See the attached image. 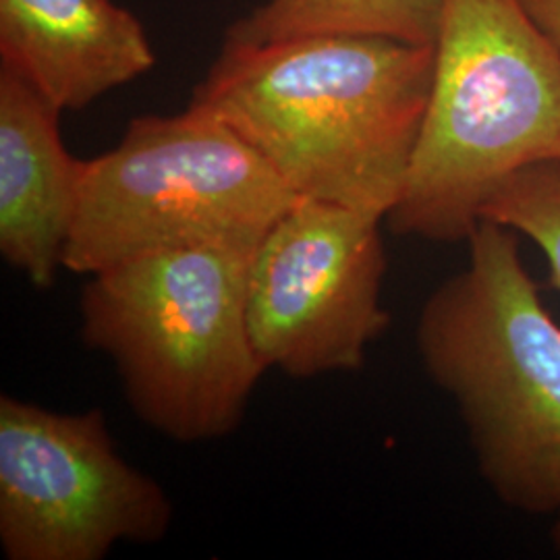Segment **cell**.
I'll return each instance as SVG.
<instances>
[{
  "mask_svg": "<svg viewBox=\"0 0 560 560\" xmlns=\"http://www.w3.org/2000/svg\"><path fill=\"white\" fill-rule=\"evenodd\" d=\"M442 4L444 0H268L237 21L224 42L360 34L430 46L439 36Z\"/></svg>",
  "mask_w": 560,
  "mask_h": 560,
  "instance_id": "10",
  "label": "cell"
},
{
  "mask_svg": "<svg viewBox=\"0 0 560 560\" xmlns=\"http://www.w3.org/2000/svg\"><path fill=\"white\" fill-rule=\"evenodd\" d=\"M60 108L0 67V254L36 289L65 270L81 166L60 138Z\"/></svg>",
  "mask_w": 560,
  "mask_h": 560,
  "instance_id": "8",
  "label": "cell"
},
{
  "mask_svg": "<svg viewBox=\"0 0 560 560\" xmlns=\"http://www.w3.org/2000/svg\"><path fill=\"white\" fill-rule=\"evenodd\" d=\"M173 525L159 481L120 457L98 409L0 399V546L9 560H102Z\"/></svg>",
  "mask_w": 560,
  "mask_h": 560,
  "instance_id": "6",
  "label": "cell"
},
{
  "mask_svg": "<svg viewBox=\"0 0 560 560\" xmlns=\"http://www.w3.org/2000/svg\"><path fill=\"white\" fill-rule=\"evenodd\" d=\"M420 140L386 224L467 241L506 179L560 161V52L521 0H444Z\"/></svg>",
  "mask_w": 560,
  "mask_h": 560,
  "instance_id": "3",
  "label": "cell"
},
{
  "mask_svg": "<svg viewBox=\"0 0 560 560\" xmlns=\"http://www.w3.org/2000/svg\"><path fill=\"white\" fill-rule=\"evenodd\" d=\"M434 44L316 34L224 42L189 106L226 122L300 198L397 206L434 80Z\"/></svg>",
  "mask_w": 560,
  "mask_h": 560,
  "instance_id": "1",
  "label": "cell"
},
{
  "mask_svg": "<svg viewBox=\"0 0 560 560\" xmlns=\"http://www.w3.org/2000/svg\"><path fill=\"white\" fill-rule=\"evenodd\" d=\"M300 196L226 122L189 106L131 120L81 166L65 270L96 275L187 247L254 254Z\"/></svg>",
  "mask_w": 560,
  "mask_h": 560,
  "instance_id": "5",
  "label": "cell"
},
{
  "mask_svg": "<svg viewBox=\"0 0 560 560\" xmlns=\"http://www.w3.org/2000/svg\"><path fill=\"white\" fill-rule=\"evenodd\" d=\"M254 254L175 249L96 272L81 293V339L110 358L136 416L171 441L229 436L266 372L247 322Z\"/></svg>",
  "mask_w": 560,
  "mask_h": 560,
  "instance_id": "4",
  "label": "cell"
},
{
  "mask_svg": "<svg viewBox=\"0 0 560 560\" xmlns=\"http://www.w3.org/2000/svg\"><path fill=\"white\" fill-rule=\"evenodd\" d=\"M521 4L560 52V0H521Z\"/></svg>",
  "mask_w": 560,
  "mask_h": 560,
  "instance_id": "12",
  "label": "cell"
},
{
  "mask_svg": "<svg viewBox=\"0 0 560 560\" xmlns=\"http://www.w3.org/2000/svg\"><path fill=\"white\" fill-rule=\"evenodd\" d=\"M467 264L421 305L416 345L430 381L459 409L481 480L509 509L552 520L560 555V324L492 221Z\"/></svg>",
  "mask_w": 560,
  "mask_h": 560,
  "instance_id": "2",
  "label": "cell"
},
{
  "mask_svg": "<svg viewBox=\"0 0 560 560\" xmlns=\"http://www.w3.org/2000/svg\"><path fill=\"white\" fill-rule=\"evenodd\" d=\"M0 57L60 110L154 67L140 21L113 0H0Z\"/></svg>",
  "mask_w": 560,
  "mask_h": 560,
  "instance_id": "9",
  "label": "cell"
},
{
  "mask_svg": "<svg viewBox=\"0 0 560 560\" xmlns=\"http://www.w3.org/2000/svg\"><path fill=\"white\" fill-rule=\"evenodd\" d=\"M376 212L300 198L261 240L247 322L261 365L291 378L358 372L390 324Z\"/></svg>",
  "mask_w": 560,
  "mask_h": 560,
  "instance_id": "7",
  "label": "cell"
},
{
  "mask_svg": "<svg viewBox=\"0 0 560 560\" xmlns=\"http://www.w3.org/2000/svg\"><path fill=\"white\" fill-rule=\"evenodd\" d=\"M483 221L532 241L546 258L550 284L560 293V161L527 166L506 179L488 201Z\"/></svg>",
  "mask_w": 560,
  "mask_h": 560,
  "instance_id": "11",
  "label": "cell"
}]
</instances>
